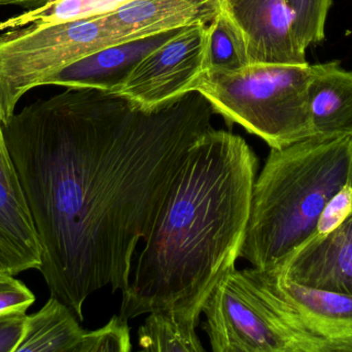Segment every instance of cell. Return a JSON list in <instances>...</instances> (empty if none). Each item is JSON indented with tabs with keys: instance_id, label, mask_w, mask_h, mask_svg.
Listing matches in <instances>:
<instances>
[{
	"instance_id": "1",
	"label": "cell",
	"mask_w": 352,
	"mask_h": 352,
	"mask_svg": "<svg viewBox=\"0 0 352 352\" xmlns=\"http://www.w3.org/2000/svg\"><path fill=\"white\" fill-rule=\"evenodd\" d=\"M213 115L197 91L144 110L67 87L2 124L43 247L39 271L80 322L89 296L127 289L138 243Z\"/></svg>"
},
{
	"instance_id": "2",
	"label": "cell",
	"mask_w": 352,
	"mask_h": 352,
	"mask_svg": "<svg viewBox=\"0 0 352 352\" xmlns=\"http://www.w3.org/2000/svg\"><path fill=\"white\" fill-rule=\"evenodd\" d=\"M258 167L233 132L212 127L197 141L134 260L122 318L165 310L198 326L211 291L239 258Z\"/></svg>"
},
{
	"instance_id": "3",
	"label": "cell",
	"mask_w": 352,
	"mask_h": 352,
	"mask_svg": "<svg viewBox=\"0 0 352 352\" xmlns=\"http://www.w3.org/2000/svg\"><path fill=\"white\" fill-rule=\"evenodd\" d=\"M352 179V134H314L271 148L252 189L239 258L258 269L287 260L316 231L330 198Z\"/></svg>"
},
{
	"instance_id": "4",
	"label": "cell",
	"mask_w": 352,
	"mask_h": 352,
	"mask_svg": "<svg viewBox=\"0 0 352 352\" xmlns=\"http://www.w3.org/2000/svg\"><path fill=\"white\" fill-rule=\"evenodd\" d=\"M311 64H250L237 72H204L194 91L229 125L238 124L281 149L314 136L308 107Z\"/></svg>"
},
{
	"instance_id": "5",
	"label": "cell",
	"mask_w": 352,
	"mask_h": 352,
	"mask_svg": "<svg viewBox=\"0 0 352 352\" xmlns=\"http://www.w3.org/2000/svg\"><path fill=\"white\" fill-rule=\"evenodd\" d=\"M214 352H329L300 327L258 268L230 271L203 306Z\"/></svg>"
},
{
	"instance_id": "6",
	"label": "cell",
	"mask_w": 352,
	"mask_h": 352,
	"mask_svg": "<svg viewBox=\"0 0 352 352\" xmlns=\"http://www.w3.org/2000/svg\"><path fill=\"white\" fill-rule=\"evenodd\" d=\"M207 25L180 29L142 58L117 94L144 110H154L194 91L206 72Z\"/></svg>"
},
{
	"instance_id": "7",
	"label": "cell",
	"mask_w": 352,
	"mask_h": 352,
	"mask_svg": "<svg viewBox=\"0 0 352 352\" xmlns=\"http://www.w3.org/2000/svg\"><path fill=\"white\" fill-rule=\"evenodd\" d=\"M221 10L241 33L250 64H307L287 0H221Z\"/></svg>"
},
{
	"instance_id": "8",
	"label": "cell",
	"mask_w": 352,
	"mask_h": 352,
	"mask_svg": "<svg viewBox=\"0 0 352 352\" xmlns=\"http://www.w3.org/2000/svg\"><path fill=\"white\" fill-rule=\"evenodd\" d=\"M261 270L306 333L330 352H352V296L299 284L275 268Z\"/></svg>"
},
{
	"instance_id": "9",
	"label": "cell",
	"mask_w": 352,
	"mask_h": 352,
	"mask_svg": "<svg viewBox=\"0 0 352 352\" xmlns=\"http://www.w3.org/2000/svg\"><path fill=\"white\" fill-rule=\"evenodd\" d=\"M43 247L0 121V260L12 276L39 270Z\"/></svg>"
},
{
	"instance_id": "10",
	"label": "cell",
	"mask_w": 352,
	"mask_h": 352,
	"mask_svg": "<svg viewBox=\"0 0 352 352\" xmlns=\"http://www.w3.org/2000/svg\"><path fill=\"white\" fill-rule=\"evenodd\" d=\"M271 268L299 284L352 296V214L326 238L308 239Z\"/></svg>"
},
{
	"instance_id": "11",
	"label": "cell",
	"mask_w": 352,
	"mask_h": 352,
	"mask_svg": "<svg viewBox=\"0 0 352 352\" xmlns=\"http://www.w3.org/2000/svg\"><path fill=\"white\" fill-rule=\"evenodd\" d=\"M221 0H132L107 14L122 43L146 39L192 25H208Z\"/></svg>"
},
{
	"instance_id": "12",
	"label": "cell",
	"mask_w": 352,
	"mask_h": 352,
	"mask_svg": "<svg viewBox=\"0 0 352 352\" xmlns=\"http://www.w3.org/2000/svg\"><path fill=\"white\" fill-rule=\"evenodd\" d=\"M180 29L105 48L64 68L45 86L85 87L118 93L134 66Z\"/></svg>"
},
{
	"instance_id": "13",
	"label": "cell",
	"mask_w": 352,
	"mask_h": 352,
	"mask_svg": "<svg viewBox=\"0 0 352 352\" xmlns=\"http://www.w3.org/2000/svg\"><path fill=\"white\" fill-rule=\"evenodd\" d=\"M308 107L314 134H352V70L331 61L314 64Z\"/></svg>"
},
{
	"instance_id": "14",
	"label": "cell",
	"mask_w": 352,
	"mask_h": 352,
	"mask_svg": "<svg viewBox=\"0 0 352 352\" xmlns=\"http://www.w3.org/2000/svg\"><path fill=\"white\" fill-rule=\"evenodd\" d=\"M86 333L74 312L51 296L39 311L27 318L16 352H78Z\"/></svg>"
},
{
	"instance_id": "15",
	"label": "cell",
	"mask_w": 352,
	"mask_h": 352,
	"mask_svg": "<svg viewBox=\"0 0 352 352\" xmlns=\"http://www.w3.org/2000/svg\"><path fill=\"white\" fill-rule=\"evenodd\" d=\"M197 327L170 311L151 312L138 330V342L140 349L146 351H205L197 335Z\"/></svg>"
},
{
	"instance_id": "16",
	"label": "cell",
	"mask_w": 352,
	"mask_h": 352,
	"mask_svg": "<svg viewBox=\"0 0 352 352\" xmlns=\"http://www.w3.org/2000/svg\"><path fill=\"white\" fill-rule=\"evenodd\" d=\"M132 0H55L0 23V29L56 24L109 14Z\"/></svg>"
},
{
	"instance_id": "17",
	"label": "cell",
	"mask_w": 352,
	"mask_h": 352,
	"mask_svg": "<svg viewBox=\"0 0 352 352\" xmlns=\"http://www.w3.org/2000/svg\"><path fill=\"white\" fill-rule=\"evenodd\" d=\"M250 64L241 33L219 10L207 25L206 72H241Z\"/></svg>"
},
{
	"instance_id": "18",
	"label": "cell",
	"mask_w": 352,
	"mask_h": 352,
	"mask_svg": "<svg viewBox=\"0 0 352 352\" xmlns=\"http://www.w3.org/2000/svg\"><path fill=\"white\" fill-rule=\"evenodd\" d=\"M333 0H287L293 16L294 29L300 43L307 50L322 43Z\"/></svg>"
},
{
	"instance_id": "19",
	"label": "cell",
	"mask_w": 352,
	"mask_h": 352,
	"mask_svg": "<svg viewBox=\"0 0 352 352\" xmlns=\"http://www.w3.org/2000/svg\"><path fill=\"white\" fill-rule=\"evenodd\" d=\"M131 349L128 320L115 315L102 328L87 331L78 352H129Z\"/></svg>"
},
{
	"instance_id": "20",
	"label": "cell",
	"mask_w": 352,
	"mask_h": 352,
	"mask_svg": "<svg viewBox=\"0 0 352 352\" xmlns=\"http://www.w3.org/2000/svg\"><path fill=\"white\" fill-rule=\"evenodd\" d=\"M352 214V179L343 185L330 198L322 214L320 215L316 231L309 239L320 240L326 238Z\"/></svg>"
},
{
	"instance_id": "21",
	"label": "cell",
	"mask_w": 352,
	"mask_h": 352,
	"mask_svg": "<svg viewBox=\"0 0 352 352\" xmlns=\"http://www.w3.org/2000/svg\"><path fill=\"white\" fill-rule=\"evenodd\" d=\"M35 302L32 291L14 276L0 278V316L26 312Z\"/></svg>"
},
{
	"instance_id": "22",
	"label": "cell",
	"mask_w": 352,
	"mask_h": 352,
	"mask_svg": "<svg viewBox=\"0 0 352 352\" xmlns=\"http://www.w3.org/2000/svg\"><path fill=\"white\" fill-rule=\"evenodd\" d=\"M26 312L0 316V352H16L26 331Z\"/></svg>"
},
{
	"instance_id": "23",
	"label": "cell",
	"mask_w": 352,
	"mask_h": 352,
	"mask_svg": "<svg viewBox=\"0 0 352 352\" xmlns=\"http://www.w3.org/2000/svg\"><path fill=\"white\" fill-rule=\"evenodd\" d=\"M55 0H0V6H18L26 10H32L41 8Z\"/></svg>"
},
{
	"instance_id": "24",
	"label": "cell",
	"mask_w": 352,
	"mask_h": 352,
	"mask_svg": "<svg viewBox=\"0 0 352 352\" xmlns=\"http://www.w3.org/2000/svg\"><path fill=\"white\" fill-rule=\"evenodd\" d=\"M6 276H12V275L10 274V271L6 269V267L0 260V278Z\"/></svg>"
}]
</instances>
